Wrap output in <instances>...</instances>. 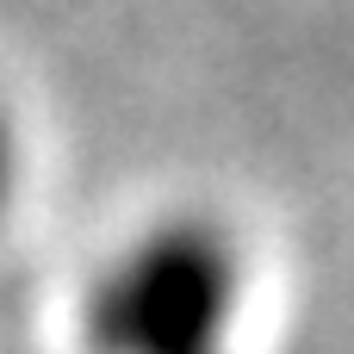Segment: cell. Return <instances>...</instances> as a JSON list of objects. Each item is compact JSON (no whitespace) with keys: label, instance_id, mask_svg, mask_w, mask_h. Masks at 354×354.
Returning a JSON list of instances; mask_svg holds the SVG:
<instances>
[{"label":"cell","instance_id":"cell-2","mask_svg":"<svg viewBox=\"0 0 354 354\" xmlns=\"http://www.w3.org/2000/svg\"><path fill=\"white\" fill-rule=\"evenodd\" d=\"M12 162H19V143H12V118H6V106H0V212H6V199H12Z\"/></svg>","mask_w":354,"mask_h":354},{"label":"cell","instance_id":"cell-1","mask_svg":"<svg viewBox=\"0 0 354 354\" xmlns=\"http://www.w3.org/2000/svg\"><path fill=\"white\" fill-rule=\"evenodd\" d=\"M243 249L218 218L180 212L137 230L87 286V354H230Z\"/></svg>","mask_w":354,"mask_h":354}]
</instances>
